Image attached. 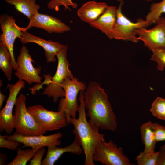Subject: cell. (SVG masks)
Here are the masks:
<instances>
[{"label": "cell", "instance_id": "cell-6", "mask_svg": "<svg viewBox=\"0 0 165 165\" xmlns=\"http://www.w3.org/2000/svg\"><path fill=\"white\" fill-rule=\"evenodd\" d=\"M123 2H120L117 9L116 21L112 31V39L128 41L134 43L139 40L134 32L135 29L148 27L145 20L141 18L134 22L126 17L122 11Z\"/></svg>", "mask_w": 165, "mask_h": 165}, {"label": "cell", "instance_id": "cell-32", "mask_svg": "<svg viewBox=\"0 0 165 165\" xmlns=\"http://www.w3.org/2000/svg\"><path fill=\"white\" fill-rule=\"evenodd\" d=\"M7 155L6 154L1 153L0 154V165H5L6 161L7 159Z\"/></svg>", "mask_w": 165, "mask_h": 165}, {"label": "cell", "instance_id": "cell-9", "mask_svg": "<svg viewBox=\"0 0 165 165\" xmlns=\"http://www.w3.org/2000/svg\"><path fill=\"white\" fill-rule=\"evenodd\" d=\"M33 61L27 48L23 45L16 61L17 67L15 75L19 80H24L29 85L42 82V78L39 75L41 68L34 67Z\"/></svg>", "mask_w": 165, "mask_h": 165}, {"label": "cell", "instance_id": "cell-15", "mask_svg": "<svg viewBox=\"0 0 165 165\" xmlns=\"http://www.w3.org/2000/svg\"><path fill=\"white\" fill-rule=\"evenodd\" d=\"M22 32V36L20 39L21 43L23 44L33 43L41 46L44 50L47 63L55 62L56 61L55 57L57 53L67 46L51 40H45L33 35L27 31Z\"/></svg>", "mask_w": 165, "mask_h": 165}, {"label": "cell", "instance_id": "cell-13", "mask_svg": "<svg viewBox=\"0 0 165 165\" xmlns=\"http://www.w3.org/2000/svg\"><path fill=\"white\" fill-rule=\"evenodd\" d=\"M62 137L63 134L60 132L46 136H25L14 133L12 135H6V138L18 141L24 145V147H30L34 151L36 152L43 147L60 145Z\"/></svg>", "mask_w": 165, "mask_h": 165}, {"label": "cell", "instance_id": "cell-11", "mask_svg": "<svg viewBox=\"0 0 165 165\" xmlns=\"http://www.w3.org/2000/svg\"><path fill=\"white\" fill-rule=\"evenodd\" d=\"M153 28H142L135 29L134 32L139 41L151 51L156 49L165 47V18L161 16Z\"/></svg>", "mask_w": 165, "mask_h": 165}, {"label": "cell", "instance_id": "cell-30", "mask_svg": "<svg viewBox=\"0 0 165 165\" xmlns=\"http://www.w3.org/2000/svg\"><path fill=\"white\" fill-rule=\"evenodd\" d=\"M45 148L42 147L36 152L34 156L30 161V165H42V158L45 152Z\"/></svg>", "mask_w": 165, "mask_h": 165}, {"label": "cell", "instance_id": "cell-34", "mask_svg": "<svg viewBox=\"0 0 165 165\" xmlns=\"http://www.w3.org/2000/svg\"><path fill=\"white\" fill-rule=\"evenodd\" d=\"M161 148H163L165 150V143L163 144V145L161 147Z\"/></svg>", "mask_w": 165, "mask_h": 165}, {"label": "cell", "instance_id": "cell-17", "mask_svg": "<svg viewBox=\"0 0 165 165\" xmlns=\"http://www.w3.org/2000/svg\"><path fill=\"white\" fill-rule=\"evenodd\" d=\"M57 146L48 147L46 156L42 160V165H54L56 161L66 152L79 155L83 152L80 145L75 138L72 144L68 146L64 147H59Z\"/></svg>", "mask_w": 165, "mask_h": 165}, {"label": "cell", "instance_id": "cell-8", "mask_svg": "<svg viewBox=\"0 0 165 165\" xmlns=\"http://www.w3.org/2000/svg\"><path fill=\"white\" fill-rule=\"evenodd\" d=\"M28 108L37 119L45 133L59 130L68 124L63 111L48 110L39 105L29 106Z\"/></svg>", "mask_w": 165, "mask_h": 165}, {"label": "cell", "instance_id": "cell-2", "mask_svg": "<svg viewBox=\"0 0 165 165\" xmlns=\"http://www.w3.org/2000/svg\"><path fill=\"white\" fill-rule=\"evenodd\" d=\"M83 90L80 92L79 100L80 102L77 119L71 118L68 124H72L74 127L72 130L75 138L80 145L85 156V165H94L93 159L94 152L97 146L105 141V135L100 134L99 130L94 129L86 118V107Z\"/></svg>", "mask_w": 165, "mask_h": 165}, {"label": "cell", "instance_id": "cell-18", "mask_svg": "<svg viewBox=\"0 0 165 165\" xmlns=\"http://www.w3.org/2000/svg\"><path fill=\"white\" fill-rule=\"evenodd\" d=\"M108 6L104 2L89 1L84 3L78 9L77 14L81 20L90 24L96 20Z\"/></svg>", "mask_w": 165, "mask_h": 165}, {"label": "cell", "instance_id": "cell-26", "mask_svg": "<svg viewBox=\"0 0 165 165\" xmlns=\"http://www.w3.org/2000/svg\"><path fill=\"white\" fill-rule=\"evenodd\" d=\"M152 51L151 60L157 63L158 70L163 71L165 68V47L156 49Z\"/></svg>", "mask_w": 165, "mask_h": 165}, {"label": "cell", "instance_id": "cell-7", "mask_svg": "<svg viewBox=\"0 0 165 165\" xmlns=\"http://www.w3.org/2000/svg\"><path fill=\"white\" fill-rule=\"evenodd\" d=\"M94 161L105 165H132L129 159L123 152L122 148L118 147L111 140L100 143L94 152Z\"/></svg>", "mask_w": 165, "mask_h": 165}, {"label": "cell", "instance_id": "cell-20", "mask_svg": "<svg viewBox=\"0 0 165 165\" xmlns=\"http://www.w3.org/2000/svg\"><path fill=\"white\" fill-rule=\"evenodd\" d=\"M153 123L149 121L142 124L140 127L141 138L145 145L143 152H155L156 141L153 128Z\"/></svg>", "mask_w": 165, "mask_h": 165}, {"label": "cell", "instance_id": "cell-22", "mask_svg": "<svg viewBox=\"0 0 165 165\" xmlns=\"http://www.w3.org/2000/svg\"><path fill=\"white\" fill-rule=\"evenodd\" d=\"M163 13H165V0L152 4L149 11L145 16V20L147 23L148 27L156 23Z\"/></svg>", "mask_w": 165, "mask_h": 165}, {"label": "cell", "instance_id": "cell-36", "mask_svg": "<svg viewBox=\"0 0 165 165\" xmlns=\"http://www.w3.org/2000/svg\"><path fill=\"white\" fill-rule=\"evenodd\" d=\"M117 0L118 1V2H123V1L124 0Z\"/></svg>", "mask_w": 165, "mask_h": 165}, {"label": "cell", "instance_id": "cell-29", "mask_svg": "<svg viewBox=\"0 0 165 165\" xmlns=\"http://www.w3.org/2000/svg\"><path fill=\"white\" fill-rule=\"evenodd\" d=\"M153 128L156 142L165 141V126L157 123H154Z\"/></svg>", "mask_w": 165, "mask_h": 165}, {"label": "cell", "instance_id": "cell-27", "mask_svg": "<svg viewBox=\"0 0 165 165\" xmlns=\"http://www.w3.org/2000/svg\"><path fill=\"white\" fill-rule=\"evenodd\" d=\"M47 6L49 9L54 10L56 11L59 10V7L61 6H64L65 9L70 11L71 10L69 6L73 9H76L78 6L77 4L73 2L72 0H50L47 3Z\"/></svg>", "mask_w": 165, "mask_h": 165}, {"label": "cell", "instance_id": "cell-33", "mask_svg": "<svg viewBox=\"0 0 165 165\" xmlns=\"http://www.w3.org/2000/svg\"><path fill=\"white\" fill-rule=\"evenodd\" d=\"M6 98V96L2 94L1 92H0V108L2 107L3 103Z\"/></svg>", "mask_w": 165, "mask_h": 165}, {"label": "cell", "instance_id": "cell-1", "mask_svg": "<svg viewBox=\"0 0 165 165\" xmlns=\"http://www.w3.org/2000/svg\"><path fill=\"white\" fill-rule=\"evenodd\" d=\"M83 94L86 115L93 127L115 131L117 127L116 116L104 89L98 83L92 81Z\"/></svg>", "mask_w": 165, "mask_h": 165}, {"label": "cell", "instance_id": "cell-10", "mask_svg": "<svg viewBox=\"0 0 165 165\" xmlns=\"http://www.w3.org/2000/svg\"><path fill=\"white\" fill-rule=\"evenodd\" d=\"M25 87V81L18 80L15 84H8L9 94L5 107L0 111V131L7 134L12 133L13 127V111L20 91Z\"/></svg>", "mask_w": 165, "mask_h": 165}, {"label": "cell", "instance_id": "cell-19", "mask_svg": "<svg viewBox=\"0 0 165 165\" xmlns=\"http://www.w3.org/2000/svg\"><path fill=\"white\" fill-rule=\"evenodd\" d=\"M8 4L13 5L16 9L30 20L38 13L40 6L36 0H6Z\"/></svg>", "mask_w": 165, "mask_h": 165}, {"label": "cell", "instance_id": "cell-24", "mask_svg": "<svg viewBox=\"0 0 165 165\" xmlns=\"http://www.w3.org/2000/svg\"><path fill=\"white\" fill-rule=\"evenodd\" d=\"M150 111L156 117L165 120V99L157 97L152 103Z\"/></svg>", "mask_w": 165, "mask_h": 165}, {"label": "cell", "instance_id": "cell-4", "mask_svg": "<svg viewBox=\"0 0 165 165\" xmlns=\"http://www.w3.org/2000/svg\"><path fill=\"white\" fill-rule=\"evenodd\" d=\"M68 49L66 46L56 55L58 61L56 71L42 92L43 95L52 97L55 103L59 98L65 96L64 90L61 86L63 82L67 78L72 79L74 77L69 69L70 64L67 57Z\"/></svg>", "mask_w": 165, "mask_h": 165}, {"label": "cell", "instance_id": "cell-14", "mask_svg": "<svg viewBox=\"0 0 165 165\" xmlns=\"http://www.w3.org/2000/svg\"><path fill=\"white\" fill-rule=\"evenodd\" d=\"M42 29L49 33H63L71 30L70 28L59 19L46 14H36L29 20L28 25L24 28L19 27L22 31H27L31 27Z\"/></svg>", "mask_w": 165, "mask_h": 165}, {"label": "cell", "instance_id": "cell-31", "mask_svg": "<svg viewBox=\"0 0 165 165\" xmlns=\"http://www.w3.org/2000/svg\"><path fill=\"white\" fill-rule=\"evenodd\" d=\"M156 165H165V150L161 148Z\"/></svg>", "mask_w": 165, "mask_h": 165}, {"label": "cell", "instance_id": "cell-16", "mask_svg": "<svg viewBox=\"0 0 165 165\" xmlns=\"http://www.w3.org/2000/svg\"><path fill=\"white\" fill-rule=\"evenodd\" d=\"M116 7L108 6L103 13L90 25L100 30L110 39H112V31L115 25L117 15Z\"/></svg>", "mask_w": 165, "mask_h": 165}, {"label": "cell", "instance_id": "cell-12", "mask_svg": "<svg viewBox=\"0 0 165 165\" xmlns=\"http://www.w3.org/2000/svg\"><path fill=\"white\" fill-rule=\"evenodd\" d=\"M0 24L2 33L0 36V41L9 50L11 57L14 70L17 66L13 52L14 44L17 38H21L23 32L16 24L13 17L6 14H2L0 17Z\"/></svg>", "mask_w": 165, "mask_h": 165}, {"label": "cell", "instance_id": "cell-25", "mask_svg": "<svg viewBox=\"0 0 165 165\" xmlns=\"http://www.w3.org/2000/svg\"><path fill=\"white\" fill-rule=\"evenodd\" d=\"M159 153L160 151L151 152L143 151L136 157L135 160L138 165H156Z\"/></svg>", "mask_w": 165, "mask_h": 165}, {"label": "cell", "instance_id": "cell-28", "mask_svg": "<svg viewBox=\"0 0 165 165\" xmlns=\"http://www.w3.org/2000/svg\"><path fill=\"white\" fill-rule=\"evenodd\" d=\"M6 135H0V147L14 150L20 146L21 143L20 142L7 139Z\"/></svg>", "mask_w": 165, "mask_h": 165}, {"label": "cell", "instance_id": "cell-23", "mask_svg": "<svg viewBox=\"0 0 165 165\" xmlns=\"http://www.w3.org/2000/svg\"><path fill=\"white\" fill-rule=\"evenodd\" d=\"M36 152L31 149H18L17 155L12 161L7 165H25L34 156Z\"/></svg>", "mask_w": 165, "mask_h": 165}, {"label": "cell", "instance_id": "cell-5", "mask_svg": "<svg viewBox=\"0 0 165 165\" xmlns=\"http://www.w3.org/2000/svg\"><path fill=\"white\" fill-rule=\"evenodd\" d=\"M61 86L65 95L59 101L58 111H62L64 112L68 123L71 118H76L79 106L78 94L81 90L84 91L86 86L85 83L79 81L75 77L67 78L63 82Z\"/></svg>", "mask_w": 165, "mask_h": 165}, {"label": "cell", "instance_id": "cell-21", "mask_svg": "<svg viewBox=\"0 0 165 165\" xmlns=\"http://www.w3.org/2000/svg\"><path fill=\"white\" fill-rule=\"evenodd\" d=\"M0 68L8 81L11 80L13 67L10 53L7 48L0 43Z\"/></svg>", "mask_w": 165, "mask_h": 165}, {"label": "cell", "instance_id": "cell-3", "mask_svg": "<svg viewBox=\"0 0 165 165\" xmlns=\"http://www.w3.org/2000/svg\"><path fill=\"white\" fill-rule=\"evenodd\" d=\"M26 97L22 93L17 97L13 114L16 134L25 136L43 135L45 133L35 116L26 106Z\"/></svg>", "mask_w": 165, "mask_h": 165}, {"label": "cell", "instance_id": "cell-35", "mask_svg": "<svg viewBox=\"0 0 165 165\" xmlns=\"http://www.w3.org/2000/svg\"><path fill=\"white\" fill-rule=\"evenodd\" d=\"M143 1H145L146 2H150V1H152V0H143Z\"/></svg>", "mask_w": 165, "mask_h": 165}]
</instances>
